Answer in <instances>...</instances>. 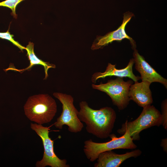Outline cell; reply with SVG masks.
Returning <instances> with one entry per match:
<instances>
[{
	"label": "cell",
	"mask_w": 167,
	"mask_h": 167,
	"mask_svg": "<svg viewBox=\"0 0 167 167\" xmlns=\"http://www.w3.org/2000/svg\"><path fill=\"white\" fill-rule=\"evenodd\" d=\"M79 106L78 117L81 122L85 123L87 131L101 139L109 137L116 119L114 110L108 106L94 109L85 101L80 102Z\"/></svg>",
	"instance_id": "cell-1"
},
{
	"label": "cell",
	"mask_w": 167,
	"mask_h": 167,
	"mask_svg": "<svg viewBox=\"0 0 167 167\" xmlns=\"http://www.w3.org/2000/svg\"><path fill=\"white\" fill-rule=\"evenodd\" d=\"M25 114L31 121L40 125L48 123L57 112L55 100L47 94L30 96L24 106Z\"/></svg>",
	"instance_id": "cell-2"
},
{
	"label": "cell",
	"mask_w": 167,
	"mask_h": 167,
	"mask_svg": "<svg viewBox=\"0 0 167 167\" xmlns=\"http://www.w3.org/2000/svg\"><path fill=\"white\" fill-rule=\"evenodd\" d=\"M162 123L161 113L153 105H150L143 108L136 119L131 122L126 121L117 131L122 135L127 131L133 140H139V133L143 130L153 126H159Z\"/></svg>",
	"instance_id": "cell-3"
},
{
	"label": "cell",
	"mask_w": 167,
	"mask_h": 167,
	"mask_svg": "<svg viewBox=\"0 0 167 167\" xmlns=\"http://www.w3.org/2000/svg\"><path fill=\"white\" fill-rule=\"evenodd\" d=\"M109 137L111 140L104 143L95 142L91 139L84 142L83 150L88 159L92 162L97 159L100 153L105 151L118 149H132L137 147L127 131L119 137L114 134H111Z\"/></svg>",
	"instance_id": "cell-4"
},
{
	"label": "cell",
	"mask_w": 167,
	"mask_h": 167,
	"mask_svg": "<svg viewBox=\"0 0 167 167\" xmlns=\"http://www.w3.org/2000/svg\"><path fill=\"white\" fill-rule=\"evenodd\" d=\"M53 95L61 102L62 109L60 115L54 123L55 126L62 129L63 126L66 125L68 127V131L71 132L77 133L81 132L84 125L78 117L79 111L74 105L73 96L59 92H54Z\"/></svg>",
	"instance_id": "cell-5"
},
{
	"label": "cell",
	"mask_w": 167,
	"mask_h": 167,
	"mask_svg": "<svg viewBox=\"0 0 167 167\" xmlns=\"http://www.w3.org/2000/svg\"><path fill=\"white\" fill-rule=\"evenodd\" d=\"M133 81H125L123 77H118L115 79L108 81L105 83H101L99 84H93L92 88L107 94L111 98L113 104L118 109L126 108L130 101L128 96L130 87Z\"/></svg>",
	"instance_id": "cell-6"
},
{
	"label": "cell",
	"mask_w": 167,
	"mask_h": 167,
	"mask_svg": "<svg viewBox=\"0 0 167 167\" xmlns=\"http://www.w3.org/2000/svg\"><path fill=\"white\" fill-rule=\"evenodd\" d=\"M30 127L41 138L43 146L44 152L42 159L36 162V167H69L65 159L59 158L56 155L54 150V141L49 136V127L42 125L31 123Z\"/></svg>",
	"instance_id": "cell-7"
},
{
	"label": "cell",
	"mask_w": 167,
	"mask_h": 167,
	"mask_svg": "<svg viewBox=\"0 0 167 167\" xmlns=\"http://www.w3.org/2000/svg\"><path fill=\"white\" fill-rule=\"evenodd\" d=\"M134 15L132 12L129 11L124 13L122 22L121 25L115 30L109 32L104 36H97L91 46V49H102L114 41L121 42L124 39L129 40L133 50L136 49L135 42L127 34L125 30L127 24Z\"/></svg>",
	"instance_id": "cell-8"
},
{
	"label": "cell",
	"mask_w": 167,
	"mask_h": 167,
	"mask_svg": "<svg viewBox=\"0 0 167 167\" xmlns=\"http://www.w3.org/2000/svg\"><path fill=\"white\" fill-rule=\"evenodd\" d=\"M133 53L135 68L140 75L142 81L150 83L158 82L162 84L167 89V80L164 78L151 66L144 57L140 55L135 49Z\"/></svg>",
	"instance_id": "cell-9"
},
{
	"label": "cell",
	"mask_w": 167,
	"mask_h": 167,
	"mask_svg": "<svg viewBox=\"0 0 167 167\" xmlns=\"http://www.w3.org/2000/svg\"><path fill=\"white\" fill-rule=\"evenodd\" d=\"M141 153L142 151L138 149L122 154L116 153L112 150L105 151L99 154L94 167H119L126 160L131 157H137Z\"/></svg>",
	"instance_id": "cell-10"
},
{
	"label": "cell",
	"mask_w": 167,
	"mask_h": 167,
	"mask_svg": "<svg viewBox=\"0 0 167 167\" xmlns=\"http://www.w3.org/2000/svg\"><path fill=\"white\" fill-rule=\"evenodd\" d=\"M147 81L136 82L130 86L128 96L130 100L135 102L139 106L143 108L151 105L153 99L150 86Z\"/></svg>",
	"instance_id": "cell-11"
},
{
	"label": "cell",
	"mask_w": 167,
	"mask_h": 167,
	"mask_svg": "<svg viewBox=\"0 0 167 167\" xmlns=\"http://www.w3.org/2000/svg\"><path fill=\"white\" fill-rule=\"evenodd\" d=\"M134 64L133 58L131 59L125 68L118 69L116 68L115 65L109 63L105 71L103 72H96L92 75L91 80L93 83H95L100 79H104L107 76H115L120 77H128L135 82H138L140 79L139 76L135 75L133 72V66Z\"/></svg>",
	"instance_id": "cell-12"
},
{
	"label": "cell",
	"mask_w": 167,
	"mask_h": 167,
	"mask_svg": "<svg viewBox=\"0 0 167 167\" xmlns=\"http://www.w3.org/2000/svg\"><path fill=\"white\" fill-rule=\"evenodd\" d=\"M34 44L30 41L25 48L27 52L26 55L30 62L29 65L28 67L25 69H16L11 65V66H10L8 68L4 70L7 71L9 70H11L22 73L26 70H30L35 65H41L44 67L45 75L44 79H46L48 77V70L51 68H55L56 67V65L50 63L49 62H44L38 58L34 53Z\"/></svg>",
	"instance_id": "cell-13"
},
{
	"label": "cell",
	"mask_w": 167,
	"mask_h": 167,
	"mask_svg": "<svg viewBox=\"0 0 167 167\" xmlns=\"http://www.w3.org/2000/svg\"><path fill=\"white\" fill-rule=\"evenodd\" d=\"M25 0H5L0 2V6L7 7L11 11V14L15 19L17 15L16 13V9L17 5L20 2Z\"/></svg>",
	"instance_id": "cell-14"
},
{
	"label": "cell",
	"mask_w": 167,
	"mask_h": 167,
	"mask_svg": "<svg viewBox=\"0 0 167 167\" xmlns=\"http://www.w3.org/2000/svg\"><path fill=\"white\" fill-rule=\"evenodd\" d=\"M9 29L5 32H0V38L9 41L13 45L18 47L22 51H23V50L25 49V47L14 40L13 38L14 35L10 34Z\"/></svg>",
	"instance_id": "cell-15"
},
{
	"label": "cell",
	"mask_w": 167,
	"mask_h": 167,
	"mask_svg": "<svg viewBox=\"0 0 167 167\" xmlns=\"http://www.w3.org/2000/svg\"><path fill=\"white\" fill-rule=\"evenodd\" d=\"M162 119V125L164 129L167 130V99L163 101L161 105Z\"/></svg>",
	"instance_id": "cell-16"
},
{
	"label": "cell",
	"mask_w": 167,
	"mask_h": 167,
	"mask_svg": "<svg viewBox=\"0 0 167 167\" xmlns=\"http://www.w3.org/2000/svg\"><path fill=\"white\" fill-rule=\"evenodd\" d=\"M161 146L163 148V151L167 152V138L162 139L161 140Z\"/></svg>",
	"instance_id": "cell-17"
}]
</instances>
